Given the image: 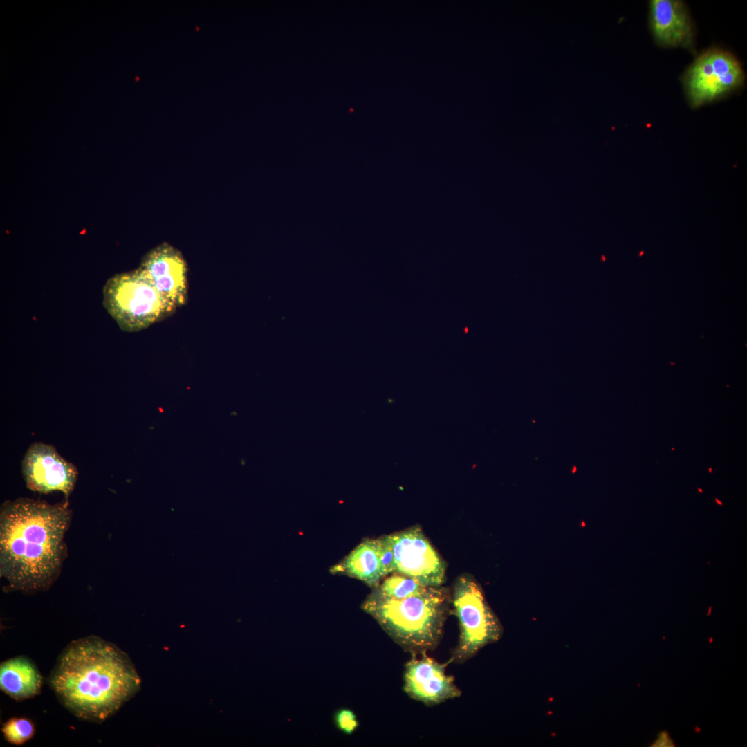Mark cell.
Returning <instances> with one entry per match:
<instances>
[{"mask_svg":"<svg viewBox=\"0 0 747 747\" xmlns=\"http://www.w3.org/2000/svg\"><path fill=\"white\" fill-rule=\"evenodd\" d=\"M449 603L445 589L429 587L403 599L390 598L375 591L363 607L405 650L423 653L439 644Z\"/></svg>","mask_w":747,"mask_h":747,"instance_id":"obj_3","label":"cell"},{"mask_svg":"<svg viewBox=\"0 0 747 747\" xmlns=\"http://www.w3.org/2000/svg\"><path fill=\"white\" fill-rule=\"evenodd\" d=\"M698 490H699V491H700L701 492H703V491H702V490H701V489H700V488H698Z\"/></svg>","mask_w":747,"mask_h":747,"instance_id":"obj_21","label":"cell"},{"mask_svg":"<svg viewBox=\"0 0 747 747\" xmlns=\"http://www.w3.org/2000/svg\"><path fill=\"white\" fill-rule=\"evenodd\" d=\"M335 721L338 727L347 734L352 733L358 726L356 715L349 710L339 711L335 716Z\"/></svg>","mask_w":747,"mask_h":747,"instance_id":"obj_17","label":"cell"},{"mask_svg":"<svg viewBox=\"0 0 747 747\" xmlns=\"http://www.w3.org/2000/svg\"><path fill=\"white\" fill-rule=\"evenodd\" d=\"M26 487L34 492L48 494L59 491L66 498L75 486L78 472L73 463L64 459L53 445L42 442L33 443L21 461Z\"/></svg>","mask_w":747,"mask_h":747,"instance_id":"obj_8","label":"cell"},{"mask_svg":"<svg viewBox=\"0 0 747 747\" xmlns=\"http://www.w3.org/2000/svg\"><path fill=\"white\" fill-rule=\"evenodd\" d=\"M139 270L160 295L176 309L186 304L188 284L186 264L174 248L163 245L152 250Z\"/></svg>","mask_w":747,"mask_h":747,"instance_id":"obj_9","label":"cell"},{"mask_svg":"<svg viewBox=\"0 0 747 747\" xmlns=\"http://www.w3.org/2000/svg\"><path fill=\"white\" fill-rule=\"evenodd\" d=\"M709 471H710V472H712V469H711V468H710V469H709Z\"/></svg>","mask_w":747,"mask_h":747,"instance_id":"obj_22","label":"cell"},{"mask_svg":"<svg viewBox=\"0 0 747 747\" xmlns=\"http://www.w3.org/2000/svg\"><path fill=\"white\" fill-rule=\"evenodd\" d=\"M42 676L35 664L24 656H17L1 663L0 688L11 698L21 701L38 694Z\"/></svg>","mask_w":747,"mask_h":747,"instance_id":"obj_12","label":"cell"},{"mask_svg":"<svg viewBox=\"0 0 747 747\" xmlns=\"http://www.w3.org/2000/svg\"><path fill=\"white\" fill-rule=\"evenodd\" d=\"M744 72L728 51L710 49L699 55L686 71L683 82L694 108L720 98L743 85Z\"/></svg>","mask_w":747,"mask_h":747,"instance_id":"obj_6","label":"cell"},{"mask_svg":"<svg viewBox=\"0 0 747 747\" xmlns=\"http://www.w3.org/2000/svg\"><path fill=\"white\" fill-rule=\"evenodd\" d=\"M715 500L719 505H722V503L717 498H716Z\"/></svg>","mask_w":747,"mask_h":747,"instance_id":"obj_19","label":"cell"},{"mask_svg":"<svg viewBox=\"0 0 747 747\" xmlns=\"http://www.w3.org/2000/svg\"><path fill=\"white\" fill-rule=\"evenodd\" d=\"M1 731L9 743L21 745L33 737L35 728L30 719L25 717H13L3 725Z\"/></svg>","mask_w":747,"mask_h":747,"instance_id":"obj_15","label":"cell"},{"mask_svg":"<svg viewBox=\"0 0 747 747\" xmlns=\"http://www.w3.org/2000/svg\"><path fill=\"white\" fill-rule=\"evenodd\" d=\"M71 511L68 501L51 504L29 498L4 502L0 511V576L7 591L48 590L66 556L64 542Z\"/></svg>","mask_w":747,"mask_h":747,"instance_id":"obj_1","label":"cell"},{"mask_svg":"<svg viewBox=\"0 0 747 747\" xmlns=\"http://www.w3.org/2000/svg\"><path fill=\"white\" fill-rule=\"evenodd\" d=\"M710 611H711V607H710V609H709V612H708V615H709V614H710Z\"/></svg>","mask_w":747,"mask_h":747,"instance_id":"obj_20","label":"cell"},{"mask_svg":"<svg viewBox=\"0 0 747 747\" xmlns=\"http://www.w3.org/2000/svg\"><path fill=\"white\" fill-rule=\"evenodd\" d=\"M452 601L454 614L459 622L460 636L451 660L462 663L485 645L499 640L501 627L481 588L470 575L458 578L454 586Z\"/></svg>","mask_w":747,"mask_h":747,"instance_id":"obj_5","label":"cell"},{"mask_svg":"<svg viewBox=\"0 0 747 747\" xmlns=\"http://www.w3.org/2000/svg\"><path fill=\"white\" fill-rule=\"evenodd\" d=\"M649 17L652 32L660 46L693 50L694 27L683 1L652 0Z\"/></svg>","mask_w":747,"mask_h":747,"instance_id":"obj_11","label":"cell"},{"mask_svg":"<svg viewBox=\"0 0 747 747\" xmlns=\"http://www.w3.org/2000/svg\"><path fill=\"white\" fill-rule=\"evenodd\" d=\"M378 553L384 575L394 573V553L389 535L377 539Z\"/></svg>","mask_w":747,"mask_h":747,"instance_id":"obj_16","label":"cell"},{"mask_svg":"<svg viewBox=\"0 0 747 747\" xmlns=\"http://www.w3.org/2000/svg\"><path fill=\"white\" fill-rule=\"evenodd\" d=\"M49 684L74 715L100 723L139 691L141 679L125 652L98 636H89L64 649Z\"/></svg>","mask_w":747,"mask_h":747,"instance_id":"obj_2","label":"cell"},{"mask_svg":"<svg viewBox=\"0 0 747 747\" xmlns=\"http://www.w3.org/2000/svg\"><path fill=\"white\" fill-rule=\"evenodd\" d=\"M413 657L405 665L404 690L412 699L435 705L458 697L461 691L454 679L445 673V665L427 656Z\"/></svg>","mask_w":747,"mask_h":747,"instance_id":"obj_10","label":"cell"},{"mask_svg":"<svg viewBox=\"0 0 747 747\" xmlns=\"http://www.w3.org/2000/svg\"><path fill=\"white\" fill-rule=\"evenodd\" d=\"M103 303L118 326L128 332L146 329L176 311L139 269L111 277L103 289Z\"/></svg>","mask_w":747,"mask_h":747,"instance_id":"obj_4","label":"cell"},{"mask_svg":"<svg viewBox=\"0 0 747 747\" xmlns=\"http://www.w3.org/2000/svg\"><path fill=\"white\" fill-rule=\"evenodd\" d=\"M651 746H674V745L668 732L663 731L659 733L656 741Z\"/></svg>","mask_w":747,"mask_h":747,"instance_id":"obj_18","label":"cell"},{"mask_svg":"<svg viewBox=\"0 0 747 747\" xmlns=\"http://www.w3.org/2000/svg\"><path fill=\"white\" fill-rule=\"evenodd\" d=\"M389 536L394 553V573L412 578L425 587H440L446 565L424 535L414 526Z\"/></svg>","mask_w":747,"mask_h":747,"instance_id":"obj_7","label":"cell"},{"mask_svg":"<svg viewBox=\"0 0 747 747\" xmlns=\"http://www.w3.org/2000/svg\"><path fill=\"white\" fill-rule=\"evenodd\" d=\"M428 587L412 578L395 573L387 578L376 591L390 598L403 599L421 593Z\"/></svg>","mask_w":747,"mask_h":747,"instance_id":"obj_14","label":"cell"},{"mask_svg":"<svg viewBox=\"0 0 747 747\" xmlns=\"http://www.w3.org/2000/svg\"><path fill=\"white\" fill-rule=\"evenodd\" d=\"M347 575L376 586L385 577L380 564L378 540H366L338 566Z\"/></svg>","mask_w":747,"mask_h":747,"instance_id":"obj_13","label":"cell"}]
</instances>
